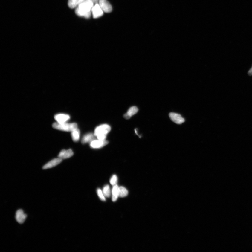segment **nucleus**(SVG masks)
Returning a JSON list of instances; mask_svg holds the SVG:
<instances>
[{
    "label": "nucleus",
    "mask_w": 252,
    "mask_h": 252,
    "mask_svg": "<svg viewBox=\"0 0 252 252\" xmlns=\"http://www.w3.org/2000/svg\"><path fill=\"white\" fill-rule=\"evenodd\" d=\"M94 4L93 1L85 0L76 8V14L80 17L90 18L92 14L91 10L94 6Z\"/></svg>",
    "instance_id": "obj_1"
},
{
    "label": "nucleus",
    "mask_w": 252,
    "mask_h": 252,
    "mask_svg": "<svg viewBox=\"0 0 252 252\" xmlns=\"http://www.w3.org/2000/svg\"><path fill=\"white\" fill-rule=\"evenodd\" d=\"M52 126L53 128L57 130L66 132H71L77 128V125L76 123H68L65 122L60 123L56 122L53 124Z\"/></svg>",
    "instance_id": "obj_2"
},
{
    "label": "nucleus",
    "mask_w": 252,
    "mask_h": 252,
    "mask_svg": "<svg viewBox=\"0 0 252 252\" xmlns=\"http://www.w3.org/2000/svg\"><path fill=\"white\" fill-rule=\"evenodd\" d=\"M111 129L109 125L107 124H102L95 128L94 134L96 137L100 135H107L110 132Z\"/></svg>",
    "instance_id": "obj_3"
},
{
    "label": "nucleus",
    "mask_w": 252,
    "mask_h": 252,
    "mask_svg": "<svg viewBox=\"0 0 252 252\" xmlns=\"http://www.w3.org/2000/svg\"><path fill=\"white\" fill-rule=\"evenodd\" d=\"M103 12L99 4L97 3H96V4L93 6L91 10V13L93 17L95 19L101 17L103 16Z\"/></svg>",
    "instance_id": "obj_4"
},
{
    "label": "nucleus",
    "mask_w": 252,
    "mask_h": 252,
    "mask_svg": "<svg viewBox=\"0 0 252 252\" xmlns=\"http://www.w3.org/2000/svg\"><path fill=\"white\" fill-rule=\"evenodd\" d=\"M99 3L100 7L104 12L110 13L112 11V6L107 0H99Z\"/></svg>",
    "instance_id": "obj_5"
},
{
    "label": "nucleus",
    "mask_w": 252,
    "mask_h": 252,
    "mask_svg": "<svg viewBox=\"0 0 252 252\" xmlns=\"http://www.w3.org/2000/svg\"><path fill=\"white\" fill-rule=\"evenodd\" d=\"M169 117L173 122L178 124H181L185 122V120L179 114L171 112L169 114Z\"/></svg>",
    "instance_id": "obj_6"
},
{
    "label": "nucleus",
    "mask_w": 252,
    "mask_h": 252,
    "mask_svg": "<svg viewBox=\"0 0 252 252\" xmlns=\"http://www.w3.org/2000/svg\"><path fill=\"white\" fill-rule=\"evenodd\" d=\"M108 144L107 141L99 140H94L90 143V146L93 149H100L102 148Z\"/></svg>",
    "instance_id": "obj_7"
},
{
    "label": "nucleus",
    "mask_w": 252,
    "mask_h": 252,
    "mask_svg": "<svg viewBox=\"0 0 252 252\" xmlns=\"http://www.w3.org/2000/svg\"><path fill=\"white\" fill-rule=\"evenodd\" d=\"M27 216V215L24 213L23 210H18L16 213V220L19 224H22L24 222Z\"/></svg>",
    "instance_id": "obj_8"
},
{
    "label": "nucleus",
    "mask_w": 252,
    "mask_h": 252,
    "mask_svg": "<svg viewBox=\"0 0 252 252\" xmlns=\"http://www.w3.org/2000/svg\"><path fill=\"white\" fill-rule=\"evenodd\" d=\"M62 160V159L59 157L58 158L53 159L45 165L43 167V169H46L54 167L60 164Z\"/></svg>",
    "instance_id": "obj_9"
},
{
    "label": "nucleus",
    "mask_w": 252,
    "mask_h": 252,
    "mask_svg": "<svg viewBox=\"0 0 252 252\" xmlns=\"http://www.w3.org/2000/svg\"><path fill=\"white\" fill-rule=\"evenodd\" d=\"M54 117L57 123H60L66 122L70 119V117L68 114H56Z\"/></svg>",
    "instance_id": "obj_10"
},
{
    "label": "nucleus",
    "mask_w": 252,
    "mask_h": 252,
    "mask_svg": "<svg viewBox=\"0 0 252 252\" xmlns=\"http://www.w3.org/2000/svg\"><path fill=\"white\" fill-rule=\"evenodd\" d=\"M74 153L71 149L61 151L58 155V157L62 159L69 158L73 156Z\"/></svg>",
    "instance_id": "obj_11"
},
{
    "label": "nucleus",
    "mask_w": 252,
    "mask_h": 252,
    "mask_svg": "<svg viewBox=\"0 0 252 252\" xmlns=\"http://www.w3.org/2000/svg\"><path fill=\"white\" fill-rule=\"evenodd\" d=\"M138 111V108L136 106H132L129 109L127 113L124 114V117L126 119H129L132 116L137 114Z\"/></svg>",
    "instance_id": "obj_12"
},
{
    "label": "nucleus",
    "mask_w": 252,
    "mask_h": 252,
    "mask_svg": "<svg viewBox=\"0 0 252 252\" xmlns=\"http://www.w3.org/2000/svg\"><path fill=\"white\" fill-rule=\"evenodd\" d=\"M95 136L92 133H89L84 135L82 139L81 142L83 144L91 143L92 141L95 140Z\"/></svg>",
    "instance_id": "obj_13"
},
{
    "label": "nucleus",
    "mask_w": 252,
    "mask_h": 252,
    "mask_svg": "<svg viewBox=\"0 0 252 252\" xmlns=\"http://www.w3.org/2000/svg\"><path fill=\"white\" fill-rule=\"evenodd\" d=\"M112 200L113 202H115L118 197H119V187L118 185H114L112 190Z\"/></svg>",
    "instance_id": "obj_14"
},
{
    "label": "nucleus",
    "mask_w": 252,
    "mask_h": 252,
    "mask_svg": "<svg viewBox=\"0 0 252 252\" xmlns=\"http://www.w3.org/2000/svg\"><path fill=\"white\" fill-rule=\"evenodd\" d=\"M85 0H68V7L71 9H74L77 7L80 4L83 2Z\"/></svg>",
    "instance_id": "obj_15"
},
{
    "label": "nucleus",
    "mask_w": 252,
    "mask_h": 252,
    "mask_svg": "<svg viewBox=\"0 0 252 252\" xmlns=\"http://www.w3.org/2000/svg\"><path fill=\"white\" fill-rule=\"evenodd\" d=\"M71 132V136L73 140L75 142H77L79 140L80 132L77 128L73 130Z\"/></svg>",
    "instance_id": "obj_16"
},
{
    "label": "nucleus",
    "mask_w": 252,
    "mask_h": 252,
    "mask_svg": "<svg viewBox=\"0 0 252 252\" xmlns=\"http://www.w3.org/2000/svg\"><path fill=\"white\" fill-rule=\"evenodd\" d=\"M128 192L126 188L123 186L119 187V197L123 198L128 196Z\"/></svg>",
    "instance_id": "obj_17"
},
{
    "label": "nucleus",
    "mask_w": 252,
    "mask_h": 252,
    "mask_svg": "<svg viewBox=\"0 0 252 252\" xmlns=\"http://www.w3.org/2000/svg\"><path fill=\"white\" fill-rule=\"evenodd\" d=\"M103 192L104 196L106 197H109L111 196V190L109 186L106 185L104 187Z\"/></svg>",
    "instance_id": "obj_18"
},
{
    "label": "nucleus",
    "mask_w": 252,
    "mask_h": 252,
    "mask_svg": "<svg viewBox=\"0 0 252 252\" xmlns=\"http://www.w3.org/2000/svg\"><path fill=\"white\" fill-rule=\"evenodd\" d=\"M118 178L116 175H112L110 180V183L112 185H116L117 183Z\"/></svg>",
    "instance_id": "obj_19"
},
{
    "label": "nucleus",
    "mask_w": 252,
    "mask_h": 252,
    "mask_svg": "<svg viewBox=\"0 0 252 252\" xmlns=\"http://www.w3.org/2000/svg\"><path fill=\"white\" fill-rule=\"evenodd\" d=\"M97 194L98 196L100 198V199L103 201H105L106 198L105 196H104L103 192L102 191V190L100 189H98L97 190Z\"/></svg>",
    "instance_id": "obj_20"
},
{
    "label": "nucleus",
    "mask_w": 252,
    "mask_h": 252,
    "mask_svg": "<svg viewBox=\"0 0 252 252\" xmlns=\"http://www.w3.org/2000/svg\"><path fill=\"white\" fill-rule=\"evenodd\" d=\"M106 135H98L97 137V139L101 140H106Z\"/></svg>",
    "instance_id": "obj_21"
},
{
    "label": "nucleus",
    "mask_w": 252,
    "mask_h": 252,
    "mask_svg": "<svg viewBox=\"0 0 252 252\" xmlns=\"http://www.w3.org/2000/svg\"><path fill=\"white\" fill-rule=\"evenodd\" d=\"M248 74L250 76H251L252 75V67L250 69V70L248 71Z\"/></svg>",
    "instance_id": "obj_22"
},
{
    "label": "nucleus",
    "mask_w": 252,
    "mask_h": 252,
    "mask_svg": "<svg viewBox=\"0 0 252 252\" xmlns=\"http://www.w3.org/2000/svg\"><path fill=\"white\" fill-rule=\"evenodd\" d=\"M89 1H93L94 3H97L98 1H99V0H89Z\"/></svg>",
    "instance_id": "obj_23"
}]
</instances>
